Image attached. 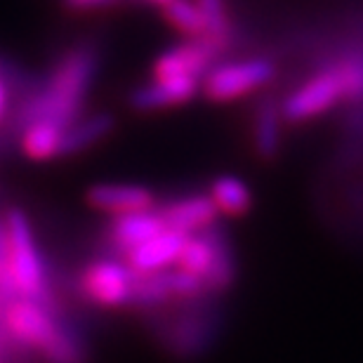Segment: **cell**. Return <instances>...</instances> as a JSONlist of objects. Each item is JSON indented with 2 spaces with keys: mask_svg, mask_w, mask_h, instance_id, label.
<instances>
[{
  "mask_svg": "<svg viewBox=\"0 0 363 363\" xmlns=\"http://www.w3.org/2000/svg\"><path fill=\"white\" fill-rule=\"evenodd\" d=\"M196 5L201 7L203 17L208 24V35L206 40L213 43L217 50H222L229 45L231 38V19H229V7L227 0H196Z\"/></svg>",
  "mask_w": 363,
  "mask_h": 363,
  "instance_id": "ffe728a7",
  "label": "cell"
},
{
  "mask_svg": "<svg viewBox=\"0 0 363 363\" xmlns=\"http://www.w3.org/2000/svg\"><path fill=\"white\" fill-rule=\"evenodd\" d=\"M210 199L220 213L229 217H243L252 206L250 186L234 175H222L210 184Z\"/></svg>",
  "mask_w": 363,
  "mask_h": 363,
  "instance_id": "e0dca14e",
  "label": "cell"
},
{
  "mask_svg": "<svg viewBox=\"0 0 363 363\" xmlns=\"http://www.w3.org/2000/svg\"><path fill=\"white\" fill-rule=\"evenodd\" d=\"M64 133L67 128L55 125V123H31L21 135V151L31 161H50V158L62 156Z\"/></svg>",
  "mask_w": 363,
  "mask_h": 363,
  "instance_id": "2e32d148",
  "label": "cell"
},
{
  "mask_svg": "<svg viewBox=\"0 0 363 363\" xmlns=\"http://www.w3.org/2000/svg\"><path fill=\"white\" fill-rule=\"evenodd\" d=\"M342 97H345L342 78H340L337 69L333 67L328 71L316 74L311 81L304 83L302 88H297L281 104V111H283V118L288 123H304L325 111H330Z\"/></svg>",
  "mask_w": 363,
  "mask_h": 363,
  "instance_id": "8992f818",
  "label": "cell"
},
{
  "mask_svg": "<svg viewBox=\"0 0 363 363\" xmlns=\"http://www.w3.org/2000/svg\"><path fill=\"white\" fill-rule=\"evenodd\" d=\"M215 262V231H203L186 238L177 267L206 281Z\"/></svg>",
  "mask_w": 363,
  "mask_h": 363,
  "instance_id": "d6986e66",
  "label": "cell"
},
{
  "mask_svg": "<svg viewBox=\"0 0 363 363\" xmlns=\"http://www.w3.org/2000/svg\"><path fill=\"white\" fill-rule=\"evenodd\" d=\"M5 227H7V241H10L12 279L14 286H17L19 297L45 304V295H48L45 262H43L31 222L24 215V210L19 208L7 210Z\"/></svg>",
  "mask_w": 363,
  "mask_h": 363,
  "instance_id": "7a4b0ae2",
  "label": "cell"
},
{
  "mask_svg": "<svg viewBox=\"0 0 363 363\" xmlns=\"http://www.w3.org/2000/svg\"><path fill=\"white\" fill-rule=\"evenodd\" d=\"M144 3H154V5H161L163 7V5H168L170 0H144Z\"/></svg>",
  "mask_w": 363,
  "mask_h": 363,
  "instance_id": "484cf974",
  "label": "cell"
},
{
  "mask_svg": "<svg viewBox=\"0 0 363 363\" xmlns=\"http://www.w3.org/2000/svg\"><path fill=\"white\" fill-rule=\"evenodd\" d=\"M19 300L17 286L12 279V267H10V241H7V227L5 220L0 222V311H5L7 304Z\"/></svg>",
  "mask_w": 363,
  "mask_h": 363,
  "instance_id": "7402d4cb",
  "label": "cell"
},
{
  "mask_svg": "<svg viewBox=\"0 0 363 363\" xmlns=\"http://www.w3.org/2000/svg\"><path fill=\"white\" fill-rule=\"evenodd\" d=\"M88 206L113 217L156 210V194L142 184H94L85 194Z\"/></svg>",
  "mask_w": 363,
  "mask_h": 363,
  "instance_id": "9c48e42d",
  "label": "cell"
},
{
  "mask_svg": "<svg viewBox=\"0 0 363 363\" xmlns=\"http://www.w3.org/2000/svg\"><path fill=\"white\" fill-rule=\"evenodd\" d=\"M222 50H217L208 40H186L182 45H175L158 57L154 62V76L156 78H175V76H191L201 78L210 71Z\"/></svg>",
  "mask_w": 363,
  "mask_h": 363,
  "instance_id": "ba28073f",
  "label": "cell"
},
{
  "mask_svg": "<svg viewBox=\"0 0 363 363\" xmlns=\"http://www.w3.org/2000/svg\"><path fill=\"white\" fill-rule=\"evenodd\" d=\"M168 229L161 210H144V213H130L113 217V222L106 229V241L111 243L121 255H130L142 243L151 241L154 236L163 234Z\"/></svg>",
  "mask_w": 363,
  "mask_h": 363,
  "instance_id": "7c38bea8",
  "label": "cell"
},
{
  "mask_svg": "<svg viewBox=\"0 0 363 363\" xmlns=\"http://www.w3.org/2000/svg\"><path fill=\"white\" fill-rule=\"evenodd\" d=\"M337 74L342 78L345 97L361 99L363 97V60H350L337 64Z\"/></svg>",
  "mask_w": 363,
  "mask_h": 363,
  "instance_id": "603a6c76",
  "label": "cell"
},
{
  "mask_svg": "<svg viewBox=\"0 0 363 363\" xmlns=\"http://www.w3.org/2000/svg\"><path fill=\"white\" fill-rule=\"evenodd\" d=\"M217 206L210 199V194H194V196H182L170 203H165L161 208V215L165 220V227L177 231V234L194 236L203 234V231L213 229L217 220Z\"/></svg>",
  "mask_w": 363,
  "mask_h": 363,
  "instance_id": "30bf717a",
  "label": "cell"
},
{
  "mask_svg": "<svg viewBox=\"0 0 363 363\" xmlns=\"http://www.w3.org/2000/svg\"><path fill=\"white\" fill-rule=\"evenodd\" d=\"M274 78V64L267 60H243L215 67L203 78V94L213 101H234L264 88Z\"/></svg>",
  "mask_w": 363,
  "mask_h": 363,
  "instance_id": "5b68a950",
  "label": "cell"
},
{
  "mask_svg": "<svg viewBox=\"0 0 363 363\" xmlns=\"http://www.w3.org/2000/svg\"><path fill=\"white\" fill-rule=\"evenodd\" d=\"M3 325L14 342L40 354H45L64 333V325L55 321L48 304L24 297L7 304L3 311Z\"/></svg>",
  "mask_w": 363,
  "mask_h": 363,
  "instance_id": "3957f363",
  "label": "cell"
},
{
  "mask_svg": "<svg viewBox=\"0 0 363 363\" xmlns=\"http://www.w3.org/2000/svg\"><path fill=\"white\" fill-rule=\"evenodd\" d=\"M208 286L199 276L184 269H165L147 276H137L135 304H158L168 300H196L206 295Z\"/></svg>",
  "mask_w": 363,
  "mask_h": 363,
  "instance_id": "52a82bcc",
  "label": "cell"
},
{
  "mask_svg": "<svg viewBox=\"0 0 363 363\" xmlns=\"http://www.w3.org/2000/svg\"><path fill=\"white\" fill-rule=\"evenodd\" d=\"M186 238L189 236L184 234L165 229L163 234H158L151 238V241L142 243L140 248H135L125 257V262L137 276L165 272V269H170L172 264L179 262V255H182V250H184Z\"/></svg>",
  "mask_w": 363,
  "mask_h": 363,
  "instance_id": "4fadbf2b",
  "label": "cell"
},
{
  "mask_svg": "<svg viewBox=\"0 0 363 363\" xmlns=\"http://www.w3.org/2000/svg\"><path fill=\"white\" fill-rule=\"evenodd\" d=\"M71 10H97V7H104L113 0H64Z\"/></svg>",
  "mask_w": 363,
  "mask_h": 363,
  "instance_id": "cb8c5ba5",
  "label": "cell"
},
{
  "mask_svg": "<svg viewBox=\"0 0 363 363\" xmlns=\"http://www.w3.org/2000/svg\"><path fill=\"white\" fill-rule=\"evenodd\" d=\"M137 274L130 269L128 262L118 259H99L83 269L81 293L92 304L104 309H121L135 304Z\"/></svg>",
  "mask_w": 363,
  "mask_h": 363,
  "instance_id": "277c9868",
  "label": "cell"
},
{
  "mask_svg": "<svg viewBox=\"0 0 363 363\" xmlns=\"http://www.w3.org/2000/svg\"><path fill=\"white\" fill-rule=\"evenodd\" d=\"M234 276H236V262H234L231 245L220 231H215V262L206 279L208 293H224L234 283Z\"/></svg>",
  "mask_w": 363,
  "mask_h": 363,
  "instance_id": "44dd1931",
  "label": "cell"
},
{
  "mask_svg": "<svg viewBox=\"0 0 363 363\" xmlns=\"http://www.w3.org/2000/svg\"><path fill=\"white\" fill-rule=\"evenodd\" d=\"M0 352H3V340H0Z\"/></svg>",
  "mask_w": 363,
  "mask_h": 363,
  "instance_id": "4316f807",
  "label": "cell"
},
{
  "mask_svg": "<svg viewBox=\"0 0 363 363\" xmlns=\"http://www.w3.org/2000/svg\"><path fill=\"white\" fill-rule=\"evenodd\" d=\"M97 50L88 43L64 52L40 92L24 104V111H21L24 128L40 121L62 128L74 125L85 106L94 76H97Z\"/></svg>",
  "mask_w": 363,
  "mask_h": 363,
  "instance_id": "6da1fadb",
  "label": "cell"
},
{
  "mask_svg": "<svg viewBox=\"0 0 363 363\" xmlns=\"http://www.w3.org/2000/svg\"><path fill=\"white\" fill-rule=\"evenodd\" d=\"M201 90V78L191 76H175V78H154L151 83L133 90L130 94V106L135 111H156V108H168L186 104Z\"/></svg>",
  "mask_w": 363,
  "mask_h": 363,
  "instance_id": "8fae6325",
  "label": "cell"
},
{
  "mask_svg": "<svg viewBox=\"0 0 363 363\" xmlns=\"http://www.w3.org/2000/svg\"><path fill=\"white\" fill-rule=\"evenodd\" d=\"M5 104H7V88H5L3 74H0V118H3V113H5Z\"/></svg>",
  "mask_w": 363,
  "mask_h": 363,
  "instance_id": "d4e9b609",
  "label": "cell"
},
{
  "mask_svg": "<svg viewBox=\"0 0 363 363\" xmlns=\"http://www.w3.org/2000/svg\"><path fill=\"white\" fill-rule=\"evenodd\" d=\"M163 19L175 28L177 33L186 35L189 40H206L208 24L203 17L201 7L196 0H170L168 5L161 7Z\"/></svg>",
  "mask_w": 363,
  "mask_h": 363,
  "instance_id": "ac0fdd59",
  "label": "cell"
},
{
  "mask_svg": "<svg viewBox=\"0 0 363 363\" xmlns=\"http://www.w3.org/2000/svg\"><path fill=\"white\" fill-rule=\"evenodd\" d=\"M113 128H116V118L106 111L78 118L74 125H69L67 133H64L62 156H76V154H81V151H88L94 144L106 140V137L113 133Z\"/></svg>",
  "mask_w": 363,
  "mask_h": 363,
  "instance_id": "9a60e30c",
  "label": "cell"
},
{
  "mask_svg": "<svg viewBox=\"0 0 363 363\" xmlns=\"http://www.w3.org/2000/svg\"><path fill=\"white\" fill-rule=\"evenodd\" d=\"M283 118L281 106L274 99H264L257 106L255 121H252V147L262 161H274L281 151V123Z\"/></svg>",
  "mask_w": 363,
  "mask_h": 363,
  "instance_id": "5bb4252c",
  "label": "cell"
}]
</instances>
